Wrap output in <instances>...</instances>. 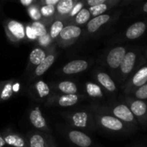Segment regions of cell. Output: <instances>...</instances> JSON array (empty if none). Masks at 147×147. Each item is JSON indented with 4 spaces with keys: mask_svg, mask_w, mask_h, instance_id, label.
I'll return each instance as SVG.
<instances>
[{
    "mask_svg": "<svg viewBox=\"0 0 147 147\" xmlns=\"http://www.w3.org/2000/svg\"><path fill=\"white\" fill-rule=\"evenodd\" d=\"M91 111L94 115L96 126L99 127L101 129L106 132L113 134H122L128 133L130 130L134 129L115 116L104 111L101 106H92Z\"/></svg>",
    "mask_w": 147,
    "mask_h": 147,
    "instance_id": "obj_1",
    "label": "cell"
},
{
    "mask_svg": "<svg viewBox=\"0 0 147 147\" xmlns=\"http://www.w3.org/2000/svg\"><path fill=\"white\" fill-rule=\"evenodd\" d=\"M101 108L104 111L109 113V115L115 116V118H117L118 120H120L121 121H122L123 123H125L126 125L133 128L137 127L140 124L138 121L136 120V118L134 117V115H133L129 107L126 103L120 102V103L113 104L108 107L101 106Z\"/></svg>",
    "mask_w": 147,
    "mask_h": 147,
    "instance_id": "obj_2",
    "label": "cell"
},
{
    "mask_svg": "<svg viewBox=\"0 0 147 147\" xmlns=\"http://www.w3.org/2000/svg\"><path fill=\"white\" fill-rule=\"evenodd\" d=\"M67 120L70 125L79 129H92L96 126L91 109L73 112L67 116Z\"/></svg>",
    "mask_w": 147,
    "mask_h": 147,
    "instance_id": "obj_3",
    "label": "cell"
},
{
    "mask_svg": "<svg viewBox=\"0 0 147 147\" xmlns=\"http://www.w3.org/2000/svg\"><path fill=\"white\" fill-rule=\"evenodd\" d=\"M138 53L134 50H130L127 52L118 71V78L121 83H123L127 79L131 78L132 73L134 72V71H135L136 65L138 63Z\"/></svg>",
    "mask_w": 147,
    "mask_h": 147,
    "instance_id": "obj_4",
    "label": "cell"
},
{
    "mask_svg": "<svg viewBox=\"0 0 147 147\" xmlns=\"http://www.w3.org/2000/svg\"><path fill=\"white\" fill-rule=\"evenodd\" d=\"M3 27L6 36L11 42L19 43L26 39L25 26L20 22L13 19H8L4 21Z\"/></svg>",
    "mask_w": 147,
    "mask_h": 147,
    "instance_id": "obj_5",
    "label": "cell"
},
{
    "mask_svg": "<svg viewBox=\"0 0 147 147\" xmlns=\"http://www.w3.org/2000/svg\"><path fill=\"white\" fill-rule=\"evenodd\" d=\"M82 32L80 26L75 24L66 25L57 38L58 45L61 47H66L72 45L81 36Z\"/></svg>",
    "mask_w": 147,
    "mask_h": 147,
    "instance_id": "obj_6",
    "label": "cell"
},
{
    "mask_svg": "<svg viewBox=\"0 0 147 147\" xmlns=\"http://www.w3.org/2000/svg\"><path fill=\"white\" fill-rule=\"evenodd\" d=\"M127 52V50L125 47L117 46L111 48L107 53L105 57V63L109 68V70L112 71V73H115V75H116V73L118 72L121 64Z\"/></svg>",
    "mask_w": 147,
    "mask_h": 147,
    "instance_id": "obj_7",
    "label": "cell"
},
{
    "mask_svg": "<svg viewBox=\"0 0 147 147\" xmlns=\"http://www.w3.org/2000/svg\"><path fill=\"white\" fill-rule=\"evenodd\" d=\"M146 84H147V64L135 71L134 74L129 78V80L124 85V91L129 95Z\"/></svg>",
    "mask_w": 147,
    "mask_h": 147,
    "instance_id": "obj_8",
    "label": "cell"
},
{
    "mask_svg": "<svg viewBox=\"0 0 147 147\" xmlns=\"http://www.w3.org/2000/svg\"><path fill=\"white\" fill-rule=\"evenodd\" d=\"M126 102L140 124L147 122V102L146 101L138 100L128 96L126 99Z\"/></svg>",
    "mask_w": 147,
    "mask_h": 147,
    "instance_id": "obj_9",
    "label": "cell"
},
{
    "mask_svg": "<svg viewBox=\"0 0 147 147\" xmlns=\"http://www.w3.org/2000/svg\"><path fill=\"white\" fill-rule=\"evenodd\" d=\"M84 96L80 94H75V95L56 94L47 100V104L67 108L78 104L82 99H84Z\"/></svg>",
    "mask_w": 147,
    "mask_h": 147,
    "instance_id": "obj_10",
    "label": "cell"
},
{
    "mask_svg": "<svg viewBox=\"0 0 147 147\" xmlns=\"http://www.w3.org/2000/svg\"><path fill=\"white\" fill-rule=\"evenodd\" d=\"M67 138L73 145L78 147H90L93 145L92 139L80 130H69L67 132Z\"/></svg>",
    "mask_w": 147,
    "mask_h": 147,
    "instance_id": "obj_11",
    "label": "cell"
},
{
    "mask_svg": "<svg viewBox=\"0 0 147 147\" xmlns=\"http://www.w3.org/2000/svg\"><path fill=\"white\" fill-rule=\"evenodd\" d=\"M95 78L97 81V84L103 90H105L106 92H109L111 94L116 93L117 91L116 84L109 73L102 70H97L95 73Z\"/></svg>",
    "mask_w": 147,
    "mask_h": 147,
    "instance_id": "obj_12",
    "label": "cell"
},
{
    "mask_svg": "<svg viewBox=\"0 0 147 147\" xmlns=\"http://www.w3.org/2000/svg\"><path fill=\"white\" fill-rule=\"evenodd\" d=\"M114 21V15L111 14H103L96 17H92L87 23L86 28L89 34H95L100 30L103 26L109 24Z\"/></svg>",
    "mask_w": 147,
    "mask_h": 147,
    "instance_id": "obj_13",
    "label": "cell"
},
{
    "mask_svg": "<svg viewBox=\"0 0 147 147\" xmlns=\"http://www.w3.org/2000/svg\"><path fill=\"white\" fill-rule=\"evenodd\" d=\"M28 147H55L52 137L44 133L34 132L28 137Z\"/></svg>",
    "mask_w": 147,
    "mask_h": 147,
    "instance_id": "obj_14",
    "label": "cell"
},
{
    "mask_svg": "<svg viewBox=\"0 0 147 147\" xmlns=\"http://www.w3.org/2000/svg\"><path fill=\"white\" fill-rule=\"evenodd\" d=\"M89 62L85 59H74L65 64L61 71L65 75H74L86 71L89 67Z\"/></svg>",
    "mask_w": 147,
    "mask_h": 147,
    "instance_id": "obj_15",
    "label": "cell"
},
{
    "mask_svg": "<svg viewBox=\"0 0 147 147\" xmlns=\"http://www.w3.org/2000/svg\"><path fill=\"white\" fill-rule=\"evenodd\" d=\"M28 119L29 121L31 123V125L38 129V130H44V131H47L48 130V127H47V122L40 109L39 106L34 107L29 113L28 115Z\"/></svg>",
    "mask_w": 147,
    "mask_h": 147,
    "instance_id": "obj_16",
    "label": "cell"
},
{
    "mask_svg": "<svg viewBox=\"0 0 147 147\" xmlns=\"http://www.w3.org/2000/svg\"><path fill=\"white\" fill-rule=\"evenodd\" d=\"M146 22L143 21L136 22L127 28L125 32V37L128 40H136L141 37L145 34V32L146 31Z\"/></svg>",
    "mask_w": 147,
    "mask_h": 147,
    "instance_id": "obj_17",
    "label": "cell"
},
{
    "mask_svg": "<svg viewBox=\"0 0 147 147\" xmlns=\"http://www.w3.org/2000/svg\"><path fill=\"white\" fill-rule=\"evenodd\" d=\"M56 58H57V54L53 50H52L50 53H48V54L44 59V60L34 68V76H35V77L42 76L53 65V64L56 60Z\"/></svg>",
    "mask_w": 147,
    "mask_h": 147,
    "instance_id": "obj_18",
    "label": "cell"
},
{
    "mask_svg": "<svg viewBox=\"0 0 147 147\" xmlns=\"http://www.w3.org/2000/svg\"><path fill=\"white\" fill-rule=\"evenodd\" d=\"M3 138L6 146L12 147H28V141L24 139L23 136L18 134L9 131L3 133Z\"/></svg>",
    "mask_w": 147,
    "mask_h": 147,
    "instance_id": "obj_19",
    "label": "cell"
},
{
    "mask_svg": "<svg viewBox=\"0 0 147 147\" xmlns=\"http://www.w3.org/2000/svg\"><path fill=\"white\" fill-rule=\"evenodd\" d=\"M77 1L75 0H59L55 6L58 18H65L70 16Z\"/></svg>",
    "mask_w": 147,
    "mask_h": 147,
    "instance_id": "obj_20",
    "label": "cell"
},
{
    "mask_svg": "<svg viewBox=\"0 0 147 147\" xmlns=\"http://www.w3.org/2000/svg\"><path fill=\"white\" fill-rule=\"evenodd\" d=\"M84 90L86 95L93 99H103L104 98V92L103 89L95 82L87 81L84 84Z\"/></svg>",
    "mask_w": 147,
    "mask_h": 147,
    "instance_id": "obj_21",
    "label": "cell"
},
{
    "mask_svg": "<svg viewBox=\"0 0 147 147\" xmlns=\"http://www.w3.org/2000/svg\"><path fill=\"white\" fill-rule=\"evenodd\" d=\"M59 94L63 95H75L78 94V87L72 81H60L54 88Z\"/></svg>",
    "mask_w": 147,
    "mask_h": 147,
    "instance_id": "obj_22",
    "label": "cell"
},
{
    "mask_svg": "<svg viewBox=\"0 0 147 147\" xmlns=\"http://www.w3.org/2000/svg\"><path fill=\"white\" fill-rule=\"evenodd\" d=\"M15 84H16V81L9 80V81H6L1 84V87H0V102H6L13 96V95L15 94V89H14Z\"/></svg>",
    "mask_w": 147,
    "mask_h": 147,
    "instance_id": "obj_23",
    "label": "cell"
},
{
    "mask_svg": "<svg viewBox=\"0 0 147 147\" xmlns=\"http://www.w3.org/2000/svg\"><path fill=\"white\" fill-rule=\"evenodd\" d=\"M66 25L65 24V22L63 19L61 18H54L51 22H50V26L48 28V34L51 37V39L53 40H57V38L59 37V34L61 33V31L63 30V28L65 27Z\"/></svg>",
    "mask_w": 147,
    "mask_h": 147,
    "instance_id": "obj_24",
    "label": "cell"
},
{
    "mask_svg": "<svg viewBox=\"0 0 147 147\" xmlns=\"http://www.w3.org/2000/svg\"><path fill=\"white\" fill-rule=\"evenodd\" d=\"M48 54L47 51L41 47H35L34 48L30 54H29V64L33 66H37L39 64H40Z\"/></svg>",
    "mask_w": 147,
    "mask_h": 147,
    "instance_id": "obj_25",
    "label": "cell"
},
{
    "mask_svg": "<svg viewBox=\"0 0 147 147\" xmlns=\"http://www.w3.org/2000/svg\"><path fill=\"white\" fill-rule=\"evenodd\" d=\"M120 1H118V0H115V1L114 0H108L104 3H102V4L97 5V6H95V7L89 8L90 12L91 14V17H96V16H98L106 14V12L109 9H111L115 4H117Z\"/></svg>",
    "mask_w": 147,
    "mask_h": 147,
    "instance_id": "obj_26",
    "label": "cell"
},
{
    "mask_svg": "<svg viewBox=\"0 0 147 147\" xmlns=\"http://www.w3.org/2000/svg\"><path fill=\"white\" fill-rule=\"evenodd\" d=\"M34 90L35 95L40 99L49 96L51 93V89L49 85L43 80H39L35 83V84L34 85Z\"/></svg>",
    "mask_w": 147,
    "mask_h": 147,
    "instance_id": "obj_27",
    "label": "cell"
},
{
    "mask_svg": "<svg viewBox=\"0 0 147 147\" xmlns=\"http://www.w3.org/2000/svg\"><path fill=\"white\" fill-rule=\"evenodd\" d=\"M91 14L90 12L89 8H84L82 9L74 17V22L75 25H83L85 23H88V22L91 19Z\"/></svg>",
    "mask_w": 147,
    "mask_h": 147,
    "instance_id": "obj_28",
    "label": "cell"
},
{
    "mask_svg": "<svg viewBox=\"0 0 147 147\" xmlns=\"http://www.w3.org/2000/svg\"><path fill=\"white\" fill-rule=\"evenodd\" d=\"M30 25H31L32 28L34 29L37 39L46 35L47 34H48V29L47 28V23H45L43 21L33 22Z\"/></svg>",
    "mask_w": 147,
    "mask_h": 147,
    "instance_id": "obj_29",
    "label": "cell"
},
{
    "mask_svg": "<svg viewBox=\"0 0 147 147\" xmlns=\"http://www.w3.org/2000/svg\"><path fill=\"white\" fill-rule=\"evenodd\" d=\"M28 14L30 16V18L33 20V22H39L42 21V16L40 10V5L39 3L37 2L36 3L33 4L32 6L28 7L27 9Z\"/></svg>",
    "mask_w": 147,
    "mask_h": 147,
    "instance_id": "obj_30",
    "label": "cell"
},
{
    "mask_svg": "<svg viewBox=\"0 0 147 147\" xmlns=\"http://www.w3.org/2000/svg\"><path fill=\"white\" fill-rule=\"evenodd\" d=\"M129 97L138 99V100H142L145 101L147 99V84L140 86L134 91H133L131 94L128 95Z\"/></svg>",
    "mask_w": 147,
    "mask_h": 147,
    "instance_id": "obj_31",
    "label": "cell"
},
{
    "mask_svg": "<svg viewBox=\"0 0 147 147\" xmlns=\"http://www.w3.org/2000/svg\"><path fill=\"white\" fill-rule=\"evenodd\" d=\"M37 41H38V44L40 46L41 48H48V47L52 43L53 40L51 39V37L49 36V34H47L46 35L38 38L37 39Z\"/></svg>",
    "mask_w": 147,
    "mask_h": 147,
    "instance_id": "obj_32",
    "label": "cell"
},
{
    "mask_svg": "<svg viewBox=\"0 0 147 147\" xmlns=\"http://www.w3.org/2000/svg\"><path fill=\"white\" fill-rule=\"evenodd\" d=\"M84 3H84V2L77 1V3H76V4L74 5V7H73L72 10H71V12L69 17H75L76 15H77L82 9H84Z\"/></svg>",
    "mask_w": 147,
    "mask_h": 147,
    "instance_id": "obj_33",
    "label": "cell"
},
{
    "mask_svg": "<svg viewBox=\"0 0 147 147\" xmlns=\"http://www.w3.org/2000/svg\"><path fill=\"white\" fill-rule=\"evenodd\" d=\"M25 34H26V38L29 40H37V37L35 35V33L34 29L32 28L31 25H28L25 27Z\"/></svg>",
    "mask_w": 147,
    "mask_h": 147,
    "instance_id": "obj_34",
    "label": "cell"
},
{
    "mask_svg": "<svg viewBox=\"0 0 147 147\" xmlns=\"http://www.w3.org/2000/svg\"><path fill=\"white\" fill-rule=\"evenodd\" d=\"M108 0H88L85 4L89 7V8H91V7H95V6H97V5H100L102 3H106Z\"/></svg>",
    "mask_w": 147,
    "mask_h": 147,
    "instance_id": "obj_35",
    "label": "cell"
},
{
    "mask_svg": "<svg viewBox=\"0 0 147 147\" xmlns=\"http://www.w3.org/2000/svg\"><path fill=\"white\" fill-rule=\"evenodd\" d=\"M59 0H44L41 2H39L40 4H44V5H51V6H56L57 3H59Z\"/></svg>",
    "mask_w": 147,
    "mask_h": 147,
    "instance_id": "obj_36",
    "label": "cell"
},
{
    "mask_svg": "<svg viewBox=\"0 0 147 147\" xmlns=\"http://www.w3.org/2000/svg\"><path fill=\"white\" fill-rule=\"evenodd\" d=\"M20 3H21L22 5H23L24 7L28 8V7L32 6L33 4L36 3V2L34 1V0H21V1H20Z\"/></svg>",
    "mask_w": 147,
    "mask_h": 147,
    "instance_id": "obj_37",
    "label": "cell"
},
{
    "mask_svg": "<svg viewBox=\"0 0 147 147\" xmlns=\"http://www.w3.org/2000/svg\"><path fill=\"white\" fill-rule=\"evenodd\" d=\"M6 146L5 141H4V138H3V134H0V147H3Z\"/></svg>",
    "mask_w": 147,
    "mask_h": 147,
    "instance_id": "obj_38",
    "label": "cell"
},
{
    "mask_svg": "<svg viewBox=\"0 0 147 147\" xmlns=\"http://www.w3.org/2000/svg\"><path fill=\"white\" fill-rule=\"evenodd\" d=\"M142 11L144 13H146L147 14V2L143 4V6H142Z\"/></svg>",
    "mask_w": 147,
    "mask_h": 147,
    "instance_id": "obj_39",
    "label": "cell"
},
{
    "mask_svg": "<svg viewBox=\"0 0 147 147\" xmlns=\"http://www.w3.org/2000/svg\"><path fill=\"white\" fill-rule=\"evenodd\" d=\"M0 87H1V84H0Z\"/></svg>",
    "mask_w": 147,
    "mask_h": 147,
    "instance_id": "obj_40",
    "label": "cell"
}]
</instances>
